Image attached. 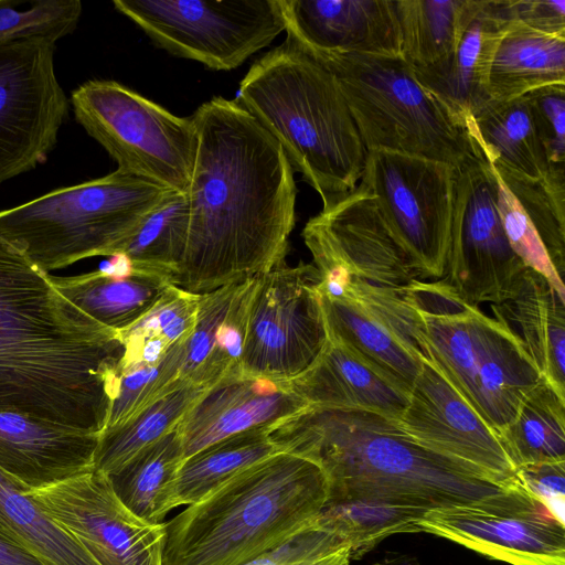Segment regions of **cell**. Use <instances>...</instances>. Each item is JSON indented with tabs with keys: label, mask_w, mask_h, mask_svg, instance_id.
<instances>
[{
	"label": "cell",
	"mask_w": 565,
	"mask_h": 565,
	"mask_svg": "<svg viewBox=\"0 0 565 565\" xmlns=\"http://www.w3.org/2000/svg\"><path fill=\"white\" fill-rule=\"evenodd\" d=\"M191 118L189 236L172 285L201 295L285 263L297 188L279 143L236 99L213 97Z\"/></svg>",
	"instance_id": "obj_1"
},
{
	"label": "cell",
	"mask_w": 565,
	"mask_h": 565,
	"mask_svg": "<svg viewBox=\"0 0 565 565\" xmlns=\"http://www.w3.org/2000/svg\"><path fill=\"white\" fill-rule=\"evenodd\" d=\"M125 344L0 235V411L100 434Z\"/></svg>",
	"instance_id": "obj_2"
},
{
	"label": "cell",
	"mask_w": 565,
	"mask_h": 565,
	"mask_svg": "<svg viewBox=\"0 0 565 565\" xmlns=\"http://www.w3.org/2000/svg\"><path fill=\"white\" fill-rule=\"evenodd\" d=\"M269 434L281 451L309 457L323 468L327 501H375L429 511L510 489L416 441L396 420L370 412L308 406Z\"/></svg>",
	"instance_id": "obj_3"
},
{
	"label": "cell",
	"mask_w": 565,
	"mask_h": 565,
	"mask_svg": "<svg viewBox=\"0 0 565 565\" xmlns=\"http://www.w3.org/2000/svg\"><path fill=\"white\" fill-rule=\"evenodd\" d=\"M329 495L313 459L278 451L164 522L163 565H244L313 521Z\"/></svg>",
	"instance_id": "obj_4"
},
{
	"label": "cell",
	"mask_w": 565,
	"mask_h": 565,
	"mask_svg": "<svg viewBox=\"0 0 565 565\" xmlns=\"http://www.w3.org/2000/svg\"><path fill=\"white\" fill-rule=\"evenodd\" d=\"M323 204L358 186L367 151L334 75L286 41L258 58L237 98Z\"/></svg>",
	"instance_id": "obj_5"
},
{
	"label": "cell",
	"mask_w": 565,
	"mask_h": 565,
	"mask_svg": "<svg viewBox=\"0 0 565 565\" xmlns=\"http://www.w3.org/2000/svg\"><path fill=\"white\" fill-rule=\"evenodd\" d=\"M335 77L366 151L462 169L486 160L472 118L425 86L402 56L310 55Z\"/></svg>",
	"instance_id": "obj_6"
},
{
	"label": "cell",
	"mask_w": 565,
	"mask_h": 565,
	"mask_svg": "<svg viewBox=\"0 0 565 565\" xmlns=\"http://www.w3.org/2000/svg\"><path fill=\"white\" fill-rule=\"evenodd\" d=\"M405 296L419 317L429 359L499 434L542 379L524 343L445 279H415Z\"/></svg>",
	"instance_id": "obj_7"
},
{
	"label": "cell",
	"mask_w": 565,
	"mask_h": 565,
	"mask_svg": "<svg viewBox=\"0 0 565 565\" xmlns=\"http://www.w3.org/2000/svg\"><path fill=\"white\" fill-rule=\"evenodd\" d=\"M169 192L117 169L0 211V235L49 274L84 258L120 254Z\"/></svg>",
	"instance_id": "obj_8"
},
{
	"label": "cell",
	"mask_w": 565,
	"mask_h": 565,
	"mask_svg": "<svg viewBox=\"0 0 565 565\" xmlns=\"http://www.w3.org/2000/svg\"><path fill=\"white\" fill-rule=\"evenodd\" d=\"M76 121L116 161L118 170L185 193L198 135L191 117L173 115L110 79H90L72 92Z\"/></svg>",
	"instance_id": "obj_9"
},
{
	"label": "cell",
	"mask_w": 565,
	"mask_h": 565,
	"mask_svg": "<svg viewBox=\"0 0 565 565\" xmlns=\"http://www.w3.org/2000/svg\"><path fill=\"white\" fill-rule=\"evenodd\" d=\"M169 53L231 71L268 46L285 23L279 0H114Z\"/></svg>",
	"instance_id": "obj_10"
},
{
	"label": "cell",
	"mask_w": 565,
	"mask_h": 565,
	"mask_svg": "<svg viewBox=\"0 0 565 565\" xmlns=\"http://www.w3.org/2000/svg\"><path fill=\"white\" fill-rule=\"evenodd\" d=\"M458 169L446 162L367 151L362 183L422 280L446 276Z\"/></svg>",
	"instance_id": "obj_11"
},
{
	"label": "cell",
	"mask_w": 565,
	"mask_h": 565,
	"mask_svg": "<svg viewBox=\"0 0 565 565\" xmlns=\"http://www.w3.org/2000/svg\"><path fill=\"white\" fill-rule=\"evenodd\" d=\"M313 264L286 263L255 278L242 374L288 382L311 366L328 331Z\"/></svg>",
	"instance_id": "obj_12"
},
{
	"label": "cell",
	"mask_w": 565,
	"mask_h": 565,
	"mask_svg": "<svg viewBox=\"0 0 565 565\" xmlns=\"http://www.w3.org/2000/svg\"><path fill=\"white\" fill-rule=\"evenodd\" d=\"M55 42L0 45V183L46 161L68 115L54 68Z\"/></svg>",
	"instance_id": "obj_13"
},
{
	"label": "cell",
	"mask_w": 565,
	"mask_h": 565,
	"mask_svg": "<svg viewBox=\"0 0 565 565\" xmlns=\"http://www.w3.org/2000/svg\"><path fill=\"white\" fill-rule=\"evenodd\" d=\"M525 268L499 216L491 164L459 169L445 280L471 305H499L513 296Z\"/></svg>",
	"instance_id": "obj_14"
},
{
	"label": "cell",
	"mask_w": 565,
	"mask_h": 565,
	"mask_svg": "<svg viewBox=\"0 0 565 565\" xmlns=\"http://www.w3.org/2000/svg\"><path fill=\"white\" fill-rule=\"evenodd\" d=\"M417 529L511 565H565V525L521 483L478 502L429 510Z\"/></svg>",
	"instance_id": "obj_15"
},
{
	"label": "cell",
	"mask_w": 565,
	"mask_h": 565,
	"mask_svg": "<svg viewBox=\"0 0 565 565\" xmlns=\"http://www.w3.org/2000/svg\"><path fill=\"white\" fill-rule=\"evenodd\" d=\"M321 280L404 288L419 276L362 184L323 204L302 230Z\"/></svg>",
	"instance_id": "obj_16"
},
{
	"label": "cell",
	"mask_w": 565,
	"mask_h": 565,
	"mask_svg": "<svg viewBox=\"0 0 565 565\" xmlns=\"http://www.w3.org/2000/svg\"><path fill=\"white\" fill-rule=\"evenodd\" d=\"M26 493L97 565H163L164 522L131 513L95 469Z\"/></svg>",
	"instance_id": "obj_17"
},
{
	"label": "cell",
	"mask_w": 565,
	"mask_h": 565,
	"mask_svg": "<svg viewBox=\"0 0 565 565\" xmlns=\"http://www.w3.org/2000/svg\"><path fill=\"white\" fill-rule=\"evenodd\" d=\"M321 306L332 335L409 387L429 359L418 315L404 288L348 279L321 285Z\"/></svg>",
	"instance_id": "obj_18"
},
{
	"label": "cell",
	"mask_w": 565,
	"mask_h": 565,
	"mask_svg": "<svg viewBox=\"0 0 565 565\" xmlns=\"http://www.w3.org/2000/svg\"><path fill=\"white\" fill-rule=\"evenodd\" d=\"M398 426L422 445L469 465L508 487L520 481L499 434L490 427L430 359L414 380Z\"/></svg>",
	"instance_id": "obj_19"
},
{
	"label": "cell",
	"mask_w": 565,
	"mask_h": 565,
	"mask_svg": "<svg viewBox=\"0 0 565 565\" xmlns=\"http://www.w3.org/2000/svg\"><path fill=\"white\" fill-rule=\"evenodd\" d=\"M287 40L309 55L402 56L396 0H279Z\"/></svg>",
	"instance_id": "obj_20"
},
{
	"label": "cell",
	"mask_w": 565,
	"mask_h": 565,
	"mask_svg": "<svg viewBox=\"0 0 565 565\" xmlns=\"http://www.w3.org/2000/svg\"><path fill=\"white\" fill-rule=\"evenodd\" d=\"M286 382L242 375L209 387L178 425L184 458L221 439L271 429L307 408Z\"/></svg>",
	"instance_id": "obj_21"
},
{
	"label": "cell",
	"mask_w": 565,
	"mask_h": 565,
	"mask_svg": "<svg viewBox=\"0 0 565 565\" xmlns=\"http://www.w3.org/2000/svg\"><path fill=\"white\" fill-rule=\"evenodd\" d=\"M286 383L308 406L364 411L394 420L411 393L406 383L332 335L311 366Z\"/></svg>",
	"instance_id": "obj_22"
},
{
	"label": "cell",
	"mask_w": 565,
	"mask_h": 565,
	"mask_svg": "<svg viewBox=\"0 0 565 565\" xmlns=\"http://www.w3.org/2000/svg\"><path fill=\"white\" fill-rule=\"evenodd\" d=\"M99 434L0 411V469L26 491L93 469Z\"/></svg>",
	"instance_id": "obj_23"
},
{
	"label": "cell",
	"mask_w": 565,
	"mask_h": 565,
	"mask_svg": "<svg viewBox=\"0 0 565 565\" xmlns=\"http://www.w3.org/2000/svg\"><path fill=\"white\" fill-rule=\"evenodd\" d=\"M510 22L507 0H472L449 61L437 70L415 73L416 76L429 89L471 117L490 100V67Z\"/></svg>",
	"instance_id": "obj_24"
},
{
	"label": "cell",
	"mask_w": 565,
	"mask_h": 565,
	"mask_svg": "<svg viewBox=\"0 0 565 565\" xmlns=\"http://www.w3.org/2000/svg\"><path fill=\"white\" fill-rule=\"evenodd\" d=\"M491 309L524 343L542 377L565 397V297L525 268L513 296Z\"/></svg>",
	"instance_id": "obj_25"
},
{
	"label": "cell",
	"mask_w": 565,
	"mask_h": 565,
	"mask_svg": "<svg viewBox=\"0 0 565 565\" xmlns=\"http://www.w3.org/2000/svg\"><path fill=\"white\" fill-rule=\"evenodd\" d=\"M551 86H565V36L510 22L490 67V99H518Z\"/></svg>",
	"instance_id": "obj_26"
},
{
	"label": "cell",
	"mask_w": 565,
	"mask_h": 565,
	"mask_svg": "<svg viewBox=\"0 0 565 565\" xmlns=\"http://www.w3.org/2000/svg\"><path fill=\"white\" fill-rule=\"evenodd\" d=\"M56 289L100 324L121 333L142 318L171 286L164 279L102 269L72 277H53Z\"/></svg>",
	"instance_id": "obj_27"
},
{
	"label": "cell",
	"mask_w": 565,
	"mask_h": 565,
	"mask_svg": "<svg viewBox=\"0 0 565 565\" xmlns=\"http://www.w3.org/2000/svg\"><path fill=\"white\" fill-rule=\"evenodd\" d=\"M471 118L489 163L530 179L563 170L550 162L525 96L504 102L490 99Z\"/></svg>",
	"instance_id": "obj_28"
},
{
	"label": "cell",
	"mask_w": 565,
	"mask_h": 565,
	"mask_svg": "<svg viewBox=\"0 0 565 565\" xmlns=\"http://www.w3.org/2000/svg\"><path fill=\"white\" fill-rule=\"evenodd\" d=\"M184 459L177 426L106 476L131 513L150 524H160L175 508V483Z\"/></svg>",
	"instance_id": "obj_29"
},
{
	"label": "cell",
	"mask_w": 565,
	"mask_h": 565,
	"mask_svg": "<svg viewBox=\"0 0 565 565\" xmlns=\"http://www.w3.org/2000/svg\"><path fill=\"white\" fill-rule=\"evenodd\" d=\"M0 534L43 565H97L83 546L0 469Z\"/></svg>",
	"instance_id": "obj_30"
},
{
	"label": "cell",
	"mask_w": 565,
	"mask_h": 565,
	"mask_svg": "<svg viewBox=\"0 0 565 565\" xmlns=\"http://www.w3.org/2000/svg\"><path fill=\"white\" fill-rule=\"evenodd\" d=\"M472 0H396L402 57L415 73L444 66L451 57Z\"/></svg>",
	"instance_id": "obj_31"
},
{
	"label": "cell",
	"mask_w": 565,
	"mask_h": 565,
	"mask_svg": "<svg viewBox=\"0 0 565 565\" xmlns=\"http://www.w3.org/2000/svg\"><path fill=\"white\" fill-rule=\"evenodd\" d=\"M207 388L182 380L127 420L99 434L93 469L109 475L137 452L172 431Z\"/></svg>",
	"instance_id": "obj_32"
},
{
	"label": "cell",
	"mask_w": 565,
	"mask_h": 565,
	"mask_svg": "<svg viewBox=\"0 0 565 565\" xmlns=\"http://www.w3.org/2000/svg\"><path fill=\"white\" fill-rule=\"evenodd\" d=\"M270 429H252L213 443L184 459L175 483V507L193 504L225 482L281 451Z\"/></svg>",
	"instance_id": "obj_33"
},
{
	"label": "cell",
	"mask_w": 565,
	"mask_h": 565,
	"mask_svg": "<svg viewBox=\"0 0 565 565\" xmlns=\"http://www.w3.org/2000/svg\"><path fill=\"white\" fill-rule=\"evenodd\" d=\"M499 437L515 469L529 463L565 461V397L542 377Z\"/></svg>",
	"instance_id": "obj_34"
},
{
	"label": "cell",
	"mask_w": 565,
	"mask_h": 565,
	"mask_svg": "<svg viewBox=\"0 0 565 565\" xmlns=\"http://www.w3.org/2000/svg\"><path fill=\"white\" fill-rule=\"evenodd\" d=\"M189 223L186 192H169L120 253L127 257L131 274L158 277L172 285L185 255Z\"/></svg>",
	"instance_id": "obj_35"
},
{
	"label": "cell",
	"mask_w": 565,
	"mask_h": 565,
	"mask_svg": "<svg viewBox=\"0 0 565 565\" xmlns=\"http://www.w3.org/2000/svg\"><path fill=\"white\" fill-rule=\"evenodd\" d=\"M427 510L375 501H327L318 521L344 537L351 558L359 559L384 539L397 533L419 532L417 523Z\"/></svg>",
	"instance_id": "obj_36"
},
{
	"label": "cell",
	"mask_w": 565,
	"mask_h": 565,
	"mask_svg": "<svg viewBox=\"0 0 565 565\" xmlns=\"http://www.w3.org/2000/svg\"><path fill=\"white\" fill-rule=\"evenodd\" d=\"M491 166L521 203L537 231L556 273L564 280L565 169L553 170L542 179H530Z\"/></svg>",
	"instance_id": "obj_37"
},
{
	"label": "cell",
	"mask_w": 565,
	"mask_h": 565,
	"mask_svg": "<svg viewBox=\"0 0 565 565\" xmlns=\"http://www.w3.org/2000/svg\"><path fill=\"white\" fill-rule=\"evenodd\" d=\"M185 347L186 341L170 345L154 364L119 367L116 394L104 429L127 420L180 384Z\"/></svg>",
	"instance_id": "obj_38"
},
{
	"label": "cell",
	"mask_w": 565,
	"mask_h": 565,
	"mask_svg": "<svg viewBox=\"0 0 565 565\" xmlns=\"http://www.w3.org/2000/svg\"><path fill=\"white\" fill-rule=\"evenodd\" d=\"M79 0H0V45L43 38L53 42L73 33Z\"/></svg>",
	"instance_id": "obj_39"
},
{
	"label": "cell",
	"mask_w": 565,
	"mask_h": 565,
	"mask_svg": "<svg viewBox=\"0 0 565 565\" xmlns=\"http://www.w3.org/2000/svg\"><path fill=\"white\" fill-rule=\"evenodd\" d=\"M255 278L256 276L239 282L231 306L216 329L212 352L195 381L196 385L209 388L224 379L243 375L242 355Z\"/></svg>",
	"instance_id": "obj_40"
},
{
	"label": "cell",
	"mask_w": 565,
	"mask_h": 565,
	"mask_svg": "<svg viewBox=\"0 0 565 565\" xmlns=\"http://www.w3.org/2000/svg\"><path fill=\"white\" fill-rule=\"evenodd\" d=\"M349 542L316 518L289 539L244 565H350Z\"/></svg>",
	"instance_id": "obj_41"
},
{
	"label": "cell",
	"mask_w": 565,
	"mask_h": 565,
	"mask_svg": "<svg viewBox=\"0 0 565 565\" xmlns=\"http://www.w3.org/2000/svg\"><path fill=\"white\" fill-rule=\"evenodd\" d=\"M493 172L497 181L498 212L510 246L526 268L542 275L561 296L565 297L564 280L556 273L537 231L518 199L494 170Z\"/></svg>",
	"instance_id": "obj_42"
},
{
	"label": "cell",
	"mask_w": 565,
	"mask_h": 565,
	"mask_svg": "<svg viewBox=\"0 0 565 565\" xmlns=\"http://www.w3.org/2000/svg\"><path fill=\"white\" fill-rule=\"evenodd\" d=\"M198 302L199 295L171 285L142 318L119 335L122 342L154 335L168 345L186 341L195 326Z\"/></svg>",
	"instance_id": "obj_43"
},
{
	"label": "cell",
	"mask_w": 565,
	"mask_h": 565,
	"mask_svg": "<svg viewBox=\"0 0 565 565\" xmlns=\"http://www.w3.org/2000/svg\"><path fill=\"white\" fill-rule=\"evenodd\" d=\"M239 282L199 295L195 326L186 340L182 379L195 384L212 352L216 329L225 317Z\"/></svg>",
	"instance_id": "obj_44"
},
{
	"label": "cell",
	"mask_w": 565,
	"mask_h": 565,
	"mask_svg": "<svg viewBox=\"0 0 565 565\" xmlns=\"http://www.w3.org/2000/svg\"><path fill=\"white\" fill-rule=\"evenodd\" d=\"M525 97L550 162L565 169V86L544 87Z\"/></svg>",
	"instance_id": "obj_45"
},
{
	"label": "cell",
	"mask_w": 565,
	"mask_h": 565,
	"mask_svg": "<svg viewBox=\"0 0 565 565\" xmlns=\"http://www.w3.org/2000/svg\"><path fill=\"white\" fill-rule=\"evenodd\" d=\"M515 471L521 486L565 525V461L529 463Z\"/></svg>",
	"instance_id": "obj_46"
},
{
	"label": "cell",
	"mask_w": 565,
	"mask_h": 565,
	"mask_svg": "<svg viewBox=\"0 0 565 565\" xmlns=\"http://www.w3.org/2000/svg\"><path fill=\"white\" fill-rule=\"evenodd\" d=\"M511 22L565 36V0H507Z\"/></svg>",
	"instance_id": "obj_47"
},
{
	"label": "cell",
	"mask_w": 565,
	"mask_h": 565,
	"mask_svg": "<svg viewBox=\"0 0 565 565\" xmlns=\"http://www.w3.org/2000/svg\"><path fill=\"white\" fill-rule=\"evenodd\" d=\"M0 565H43L33 554L0 534Z\"/></svg>",
	"instance_id": "obj_48"
},
{
	"label": "cell",
	"mask_w": 565,
	"mask_h": 565,
	"mask_svg": "<svg viewBox=\"0 0 565 565\" xmlns=\"http://www.w3.org/2000/svg\"><path fill=\"white\" fill-rule=\"evenodd\" d=\"M373 565H420L415 558L406 556L386 557L385 559L374 563Z\"/></svg>",
	"instance_id": "obj_49"
}]
</instances>
